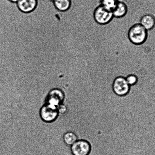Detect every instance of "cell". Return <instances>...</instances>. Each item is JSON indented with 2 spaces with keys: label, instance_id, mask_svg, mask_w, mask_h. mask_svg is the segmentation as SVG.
<instances>
[{
  "label": "cell",
  "instance_id": "1",
  "mask_svg": "<svg viewBox=\"0 0 155 155\" xmlns=\"http://www.w3.org/2000/svg\"><path fill=\"white\" fill-rule=\"evenodd\" d=\"M127 36L129 40L133 45H140L146 41L148 31L140 24H136L130 28Z\"/></svg>",
  "mask_w": 155,
  "mask_h": 155
},
{
  "label": "cell",
  "instance_id": "2",
  "mask_svg": "<svg viewBox=\"0 0 155 155\" xmlns=\"http://www.w3.org/2000/svg\"><path fill=\"white\" fill-rule=\"evenodd\" d=\"M94 20L97 24L101 25H106L111 22L114 18L112 11L99 5L94 10Z\"/></svg>",
  "mask_w": 155,
  "mask_h": 155
},
{
  "label": "cell",
  "instance_id": "3",
  "mask_svg": "<svg viewBox=\"0 0 155 155\" xmlns=\"http://www.w3.org/2000/svg\"><path fill=\"white\" fill-rule=\"evenodd\" d=\"M39 114L41 119L45 123L54 122L59 116L57 107L48 103L42 106Z\"/></svg>",
  "mask_w": 155,
  "mask_h": 155
},
{
  "label": "cell",
  "instance_id": "4",
  "mask_svg": "<svg viewBox=\"0 0 155 155\" xmlns=\"http://www.w3.org/2000/svg\"><path fill=\"white\" fill-rule=\"evenodd\" d=\"M65 99V94L61 89L54 88L48 92L45 101V103L58 106L63 103Z\"/></svg>",
  "mask_w": 155,
  "mask_h": 155
},
{
  "label": "cell",
  "instance_id": "5",
  "mask_svg": "<svg viewBox=\"0 0 155 155\" xmlns=\"http://www.w3.org/2000/svg\"><path fill=\"white\" fill-rule=\"evenodd\" d=\"M112 87L115 93L119 96L126 95L130 89V86L125 78L123 77H118L115 79Z\"/></svg>",
  "mask_w": 155,
  "mask_h": 155
},
{
  "label": "cell",
  "instance_id": "6",
  "mask_svg": "<svg viewBox=\"0 0 155 155\" xmlns=\"http://www.w3.org/2000/svg\"><path fill=\"white\" fill-rule=\"evenodd\" d=\"M73 155H89L91 151L89 143L84 140H78L71 146Z\"/></svg>",
  "mask_w": 155,
  "mask_h": 155
},
{
  "label": "cell",
  "instance_id": "7",
  "mask_svg": "<svg viewBox=\"0 0 155 155\" xmlns=\"http://www.w3.org/2000/svg\"><path fill=\"white\" fill-rule=\"evenodd\" d=\"M18 8L25 13L32 12L37 6V0H19L17 2Z\"/></svg>",
  "mask_w": 155,
  "mask_h": 155
},
{
  "label": "cell",
  "instance_id": "8",
  "mask_svg": "<svg viewBox=\"0 0 155 155\" xmlns=\"http://www.w3.org/2000/svg\"><path fill=\"white\" fill-rule=\"evenodd\" d=\"M128 12V7L126 3L119 1L116 7L112 10L114 17L117 18H123Z\"/></svg>",
  "mask_w": 155,
  "mask_h": 155
},
{
  "label": "cell",
  "instance_id": "9",
  "mask_svg": "<svg viewBox=\"0 0 155 155\" xmlns=\"http://www.w3.org/2000/svg\"><path fill=\"white\" fill-rule=\"evenodd\" d=\"M140 24L147 31L152 29L155 26V18L151 14L144 15L140 21Z\"/></svg>",
  "mask_w": 155,
  "mask_h": 155
},
{
  "label": "cell",
  "instance_id": "10",
  "mask_svg": "<svg viewBox=\"0 0 155 155\" xmlns=\"http://www.w3.org/2000/svg\"><path fill=\"white\" fill-rule=\"evenodd\" d=\"M54 3L56 8L61 11H66L71 5V0H55Z\"/></svg>",
  "mask_w": 155,
  "mask_h": 155
},
{
  "label": "cell",
  "instance_id": "11",
  "mask_svg": "<svg viewBox=\"0 0 155 155\" xmlns=\"http://www.w3.org/2000/svg\"><path fill=\"white\" fill-rule=\"evenodd\" d=\"M63 140L66 145L71 146L76 142L77 138L75 134L72 132H68L63 135Z\"/></svg>",
  "mask_w": 155,
  "mask_h": 155
},
{
  "label": "cell",
  "instance_id": "12",
  "mask_svg": "<svg viewBox=\"0 0 155 155\" xmlns=\"http://www.w3.org/2000/svg\"><path fill=\"white\" fill-rule=\"evenodd\" d=\"M119 1L120 0H100L99 4V5L112 11Z\"/></svg>",
  "mask_w": 155,
  "mask_h": 155
},
{
  "label": "cell",
  "instance_id": "13",
  "mask_svg": "<svg viewBox=\"0 0 155 155\" xmlns=\"http://www.w3.org/2000/svg\"><path fill=\"white\" fill-rule=\"evenodd\" d=\"M126 79L130 86H133L136 84L138 81L137 77L133 74L127 76L126 78Z\"/></svg>",
  "mask_w": 155,
  "mask_h": 155
},
{
  "label": "cell",
  "instance_id": "14",
  "mask_svg": "<svg viewBox=\"0 0 155 155\" xmlns=\"http://www.w3.org/2000/svg\"><path fill=\"white\" fill-rule=\"evenodd\" d=\"M9 1L12 2L17 3L19 0H9Z\"/></svg>",
  "mask_w": 155,
  "mask_h": 155
},
{
  "label": "cell",
  "instance_id": "15",
  "mask_svg": "<svg viewBox=\"0 0 155 155\" xmlns=\"http://www.w3.org/2000/svg\"><path fill=\"white\" fill-rule=\"evenodd\" d=\"M50 1H52V2H54V1L55 0H50Z\"/></svg>",
  "mask_w": 155,
  "mask_h": 155
}]
</instances>
